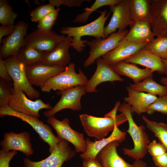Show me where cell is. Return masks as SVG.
<instances>
[{
  "label": "cell",
  "instance_id": "obj_1",
  "mask_svg": "<svg viewBox=\"0 0 167 167\" xmlns=\"http://www.w3.org/2000/svg\"><path fill=\"white\" fill-rule=\"evenodd\" d=\"M100 12L101 14L96 19L88 24L78 27H63L60 31L61 34L72 38L71 47L77 52L81 53L87 45L88 41L82 40L83 36L106 38L104 33V25L110 13L106 10Z\"/></svg>",
  "mask_w": 167,
  "mask_h": 167
},
{
  "label": "cell",
  "instance_id": "obj_2",
  "mask_svg": "<svg viewBox=\"0 0 167 167\" xmlns=\"http://www.w3.org/2000/svg\"><path fill=\"white\" fill-rule=\"evenodd\" d=\"M118 110L126 116L129 124L126 131L130 135L134 143L132 148H123V154L135 160L142 159L148 152L149 137L144 125L138 126L132 117L131 106L124 102L120 105Z\"/></svg>",
  "mask_w": 167,
  "mask_h": 167
},
{
  "label": "cell",
  "instance_id": "obj_3",
  "mask_svg": "<svg viewBox=\"0 0 167 167\" xmlns=\"http://www.w3.org/2000/svg\"><path fill=\"white\" fill-rule=\"evenodd\" d=\"M79 118L85 133L98 140L105 138L116 126L118 127L127 121L126 116L122 113L115 117H98L83 114Z\"/></svg>",
  "mask_w": 167,
  "mask_h": 167
},
{
  "label": "cell",
  "instance_id": "obj_4",
  "mask_svg": "<svg viewBox=\"0 0 167 167\" xmlns=\"http://www.w3.org/2000/svg\"><path fill=\"white\" fill-rule=\"evenodd\" d=\"M75 64L70 63L65 70L49 79L42 87V91L50 92L51 90L63 91L78 85L84 86L88 80L82 71L79 69L77 73L75 71Z\"/></svg>",
  "mask_w": 167,
  "mask_h": 167
},
{
  "label": "cell",
  "instance_id": "obj_5",
  "mask_svg": "<svg viewBox=\"0 0 167 167\" xmlns=\"http://www.w3.org/2000/svg\"><path fill=\"white\" fill-rule=\"evenodd\" d=\"M6 116L17 118L30 125L39 135L40 138L49 146L50 153L55 148L61 139L53 133L51 128L37 118L30 115L16 112L8 106L0 107L1 117Z\"/></svg>",
  "mask_w": 167,
  "mask_h": 167
},
{
  "label": "cell",
  "instance_id": "obj_6",
  "mask_svg": "<svg viewBox=\"0 0 167 167\" xmlns=\"http://www.w3.org/2000/svg\"><path fill=\"white\" fill-rule=\"evenodd\" d=\"M8 106L16 112L37 118L40 116V110H48L52 108L49 103H45L41 99L33 101L28 99L19 87L14 84L12 88Z\"/></svg>",
  "mask_w": 167,
  "mask_h": 167
},
{
  "label": "cell",
  "instance_id": "obj_7",
  "mask_svg": "<svg viewBox=\"0 0 167 167\" xmlns=\"http://www.w3.org/2000/svg\"><path fill=\"white\" fill-rule=\"evenodd\" d=\"M127 29L118 30L110 34L105 39L96 38L88 41L87 43L90 47L89 56L84 61V66L85 67L94 64L96 59L114 49L119 45L128 33Z\"/></svg>",
  "mask_w": 167,
  "mask_h": 167
},
{
  "label": "cell",
  "instance_id": "obj_8",
  "mask_svg": "<svg viewBox=\"0 0 167 167\" xmlns=\"http://www.w3.org/2000/svg\"><path fill=\"white\" fill-rule=\"evenodd\" d=\"M60 139L55 149L45 159L34 161L27 157L24 158V167H62L64 162L74 156L76 152L69 146L67 141Z\"/></svg>",
  "mask_w": 167,
  "mask_h": 167
},
{
  "label": "cell",
  "instance_id": "obj_9",
  "mask_svg": "<svg viewBox=\"0 0 167 167\" xmlns=\"http://www.w3.org/2000/svg\"><path fill=\"white\" fill-rule=\"evenodd\" d=\"M13 84L18 85L31 99H38L40 92L35 89L29 82L25 71L26 66L16 56L4 59Z\"/></svg>",
  "mask_w": 167,
  "mask_h": 167
},
{
  "label": "cell",
  "instance_id": "obj_10",
  "mask_svg": "<svg viewBox=\"0 0 167 167\" xmlns=\"http://www.w3.org/2000/svg\"><path fill=\"white\" fill-rule=\"evenodd\" d=\"M47 122L55 130L58 137L66 140L74 146L76 152L82 153L85 152L87 143L83 134L71 127L67 118L60 121L53 116L48 118Z\"/></svg>",
  "mask_w": 167,
  "mask_h": 167
},
{
  "label": "cell",
  "instance_id": "obj_11",
  "mask_svg": "<svg viewBox=\"0 0 167 167\" xmlns=\"http://www.w3.org/2000/svg\"><path fill=\"white\" fill-rule=\"evenodd\" d=\"M58 93L61 95L60 99L51 109L43 113L45 117L49 118L53 116L58 112L65 109L77 111L81 110V99L86 93L84 86H77Z\"/></svg>",
  "mask_w": 167,
  "mask_h": 167
},
{
  "label": "cell",
  "instance_id": "obj_12",
  "mask_svg": "<svg viewBox=\"0 0 167 167\" xmlns=\"http://www.w3.org/2000/svg\"><path fill=\"white\" fill-rule=\"evenodd\" d=\"M66 37L65 35L59 34L52 30L44 32L37 29L25 37L23 45L31 46L46 54Z\"/></svg>",
  "mask_w": 167,
  "mask_h": 167
},
{
  "label": "cell",
  "instance_id": "obj_13",
  "mask_svg": "<svg viewBox=\"0 0 167 167\" xmlns=\"http://www.w3.org/2000/svg\"><path fill=\"white\" fill-rule=\"evenodd\" d=\"M113 13L108 25L105 27L104 33L106 38L118 30H124L133 21L130 13L128 0H122L118 4L109 6Z\"/></svg>",
  "mask_w": 167,
  "mask_h": 167
},
{
  "label": "cell",
  "instance_id": "obj_14",
  "mask_svg": "<svg viewBox=\"0 0 167 167\" xmlns=\"http://www.w3.org/2000/svg\"><path fill=\"white\" fill-rule=\"evenodd\" d=\"M28 26L23 21L17 22L14 32L4 40L0 48V57L4 59L15 56L23 45Z\"/></svg>",
  "mask_w": 167,
  "mask_h": 167
},
{
  "label": "cell",
  "instance_id": "obj_15",
  "mask_svg": "<svg viewBox=\"0 0 167 167\" xmlns=\"http://www.w3.org/2000/svg\"><path fill=\"white\" fill-rule=\"evenodd\" d=\"M150 26L154 36L167 37V0H151Z\"/></svg>",
  "mask_w": 167,
  "mask_h": 167
},
{
  "label": "cell",
  "instance_id": "obj_16",
  "mask_svg": "<svg viewBox=\"0 0 167 167\" xmlns=\"http://www.w3.org/2000/svg\"><path fill=\"white\" fill-rule=\"evenodd\" d=\"M96 69L91 78L84 85L86 92H98L97 86L105 82L112 83L115 81H123L124 79L118 75L102 57L96 60Z\"/></svg>",
  "mask_w": 167,
  "mask_h": 167
},
{
  "label": "cell",
  "instance_id": "obj_17",
  "mask_svg": "<svg viewBox=\"0 0 167 167\" xmlns=\"http://www.w3.org/2000/svg\"><path fill=\"white\" fill-rule=\"evenodd\" d=\"M0 145L2 149L5 152L19 151L27 156L33 153L30 134L26 131L18 133L12 131L5 133Z\"/></svg>",
  "mask_w": 167,
  "mask_h": 167
},
{
  "label": "cell",
  "instance_id": "obj_18",
  "mask_svg": "<svg viewBox=\"0 0 167 167\" xmlns=\"http://www.w3.org/2000/svg\"><path fill=\"white\" fill-rule=\"evenodd\" d=\"M65 68L40 63L26 66L25 71L30 84L41 87L49 79L63 71Z\"/></svg>",
  "mask_w": 167,
  "mask_h": 167
},
{
  "label": "cell",
  "instance_id": "obj_19",
  "mask_svg": "<svg viewBox=\"0 0 167 167\" xmlns=\"http://www.w3.org/2000/svg\"><path fill=\"white\" fill-rule=\"evenodd\" d=\"M149 43L148 42H131L123 39L116 48L102 58L109 65H113L124 61L143 49Z\"/></svg>",
  "mask_w": 167,
  "mask_h": 167
},
{
  "label": "cell",
  "instance_id": "obj_20",
  "mask_svg": "<svg viewBox=\"0 0 167 167\" xmlns=\"http://www.w3.org/2000/svg\"><path fill=\"white\" fill-rule=\"evenodd\" d=\"M66 36L52 51L45 54L41 63L55 67H65L67 66L71 60L69 49L71 47L72 38Z\"/></svg>",
  "mask_w": 167,
  "mask_h": 167
},
{
  "label": "cell",
  "instance_id": "obj_21",
  "mask_svg": "<svg viewBox=\"0 0 167 167\" xmlns=\"http://www.w3.org/2000/svg\"><path fill=\"white\" fill-rule=\"evenodd\" d=\"M120 143L113 141L105 146L97 154L95 159L101 167H135L126 161L118 154L117 148Z\"/></svg>",
  "mask_w": 167,
  "mask_h": 167
},
{
  "label": "cell",
  "instance_id": "obj_22",
  "mask_svg": "<svg viewBox=\"0 0 167 167\" xmlns=\"http://www.w3.org/2000/svg\"><path fill=\"white\" fill-rule=\"evenodd\" d=\"M126 132L120 130L116 126L111 134L107 138L94 142L88 138L86 139L87 148L85 152L80 155L83 160H95L98 152L109 143L114 141H118L120 143L125 139Z\"/></svg>",
  "mask_w": 167,
  "mask_h": 167
},
{
  "label": "cell",
  "instance_id": "obj_23",
  "mask_svg": "<svg viewBox=\"0 0 167 167\" xmlns=\"http://www.w3.org/2000/svg\"><path fill=\"white\" fill-rule=\"evenodd\" d=\"M126 89L128 96L123 99L130 105L132 113H135L139 115L147 113L150 106L157 98L156 96L133 90L128 86Z\"/></svg>",
  "mask_w": 167,
  "mask_h": 167
},
{
  "label": "cell",
  "instance_id": "obj_24",
  "mask_svg": "<svg viewBox=\"0 0 167 167\" xmlns=\"http://www.w3.org/2000/svg\"><path fill=\"white\" fill-rule=\"evenodd\" d=\"M110 66L118 75L126 76L132 79L134 83L153 75L154 71L152 70L147 68H140L135 64L124 61Z\"/></svg>",
  "mask_w": 167,
  "mask_h": 167
},
{
  "label": "cell",
  "instance_id": "obj_25",
  "mask_svg": "<svg viewBox=\"0 0 167 167\" xmlns=\"http://www.w3.org/2000/svg\"><path fill=\"white\" fill-rule=\"evenodd\" d=\"M124 61L142 65L160 74L165 73V68L161 59L143 49Z\"/></svg>",
  "mask_w": 167,
  "mask_h": 167
},
{
  "label": "cell",
  "instance_id": "obj_26",
  "mask_svg": "<svg viewBox=\"0 0 167 167\" xmlns=\"http://www.w3.org/2000/svg\"><path fill=\"white\" fill-rule=\"evenodd\" d=\"M154 36L149 22L133 20L130 30L123 40L134 43L150 42Z\"/></svg>",
  "mask_w": 167,
  "mask_h": 167
},
{
  "label": "cell",
  "instance_id": "obj_27",
  "mask_svg": "<svg viewBox=\"0 0 167 167\" xmlns=\"http://www.w3.org/2000/svg\"><path fill=\"white\" fill-rule=\"evenodd\" d=\"M129 87L135 91L145 92L156 96H165L167 92V87L157 83L153 79L152 76L148 77L136 83L130 84Z\"/></svg>",
  "mask_w": 167,
  "mask_h": 167
},
{
  "label": "cell",
  "instance_id": "obj_28",
  "mask_svg": "<svg viewBox=\"0 0 167 167\" xmlns=\"http://www.w3.org/2000/svg\"><path fill=\"white\" fill-rule=\"evenodd\" d=\"M128 3L133 20L149 22L151 18V0H128Z\"/></svg>",
  "mask_w": 167,
  "mask_h": 167
},
{
  "label": "cell",
  "instance_id": "obj_29",
  "mask_svg": "<svg viewBox=\"0 0 167 167\" xmlns=\"http://www.w3.org/2000/svg\"><path fill=\"white\" fill-rule=\"evenodd\" d=\"M45 55L31 46L24 45L16 56L26 66H28L41 63Z\"/></svg>",
  "mask_w": 167,
  "mask_h": 167
},
{
  "label": "cell",
  "instance_id": "obj_30",
  "mask_svg": "<svg viewBox=\"0 0 167 167\" xmlns=\"http://www.w3.org/2000/svg\"><path fill=\"white\" fill-rule=\"evenodd\" d=\"M148 152L158 167H167V150L160 143L153 140L148 147Z\"/></svg>",
  "mask_w": 167,
  "mask_h": 167
},
{
  "label": "cell",
  "instance_id": "obj_31",
  "mask_svg": "<svg viewBox=\"0 0 167 167\" xmlns=\"http://www.w3.org/2000/svg\"><path fill=\"white\" fill-rule=\"evenodd\" d=\"M142 118L148 129L154 133L167 150V124L150 120L144 116Z\"/></svg>",
  "mask_w": 167,
  "mask_h": 167
},
{
  "label": "cell",
  "instance_id": "obj_32",
  "mask_svg": "<svg viewBox=\"0 0 167 167\" xmlns=\"http://www.w3.org/2000/svg\"><path fill=\"white\" fill-rule=\"evenodd\" d=\"M122 0H96L91 6L83 10V13L76 15L73 22L74 23H85L89 16L94 11L99 8L105 6L115 5L120 3Z\"/></svg>",
  "mask_w": 167,
  "mask_h": 167
},
{
  "label": "cell",
  "instance_id": "obj_33",
  "mask_svg": "<svg viewBox=\"0 0 167 167\" xmlns=\"http://www.w3.org/2000/svg\"><path fill=\"white\" fill-rule=\"evenodd\" d=\"M163 60H167V37L153 39L143 48Z\"/></svg>",
  "mask_w": 167,
  "mask_h": 167
},
{
  "label": "cell",
  "instance_id": "obj_34",
  "mask_svg": "<svg viewBox=\"0 0 167 167\" xmlns=\"http://www.w3.org/2000/svg\"><path fill=\"white\" fill-rule=\"evenodd\" d=\"M18 16V13L13 11L8 1L0 0V23L2 25L14 24Z\"/></svg>",
  "mask_w": 167,
  "mask_h": 167
},
{
  "label": "cell",
  "instance_id": "obj_35",
  "mask_svg": "<svg viewBox=\"0 0 167 167\" xmlns=\"http://www.w3.org/2000/svg\"><path fill=\"white\" fill-rule=\"evenodd\" d=\"M60 10L59 8H57L45 16L38 22L37 25L38 29L44 32H49L51 30Z\"/></svg>",
  "mask_w": 167,
  "mask_h": 167
},
{
  "label": "cell",
  "instance_id": "obj_36",
  "mask_svg": "<svg viewBox=\"0 0 167 167\" xmlns=\"http://www.w3.org/2000/svg\"><path fill=\"white\" fill-rule=\"evenodd\" d=\"M13 85L0 79V107L8 106Z\"/></svg>",
  "mask_w": 167,
  "mask_h": 167
},
{
  "label": "cell",
  "instance_id": "obj_37",
  "mask_svg": "<svg viewBox=\"0 0 167 167\" xmlns=\"http://www.w3.org/2000/svg\"><path fill=\"white\" fill-rule=\"evenodd\" d=\"M55 9L54 6L49 3L38 6L30 13L31 20L33 22H39L46 15Z\"/></svg>",
  "mask_w": 167,
  "mask_h": 167
},
{
  "label": "cell",
  "instance_id": "obj_38",
  "mask_svg": "<svg viewBox=\"0 0 167 167\" xmlns=\"http://www.w3.org/2000/svg\"><path fill=\"white\" fill-rule=\"evenodd\" d=\"M155 112L167 114V97L165 96H159L157 99L149 107L147 112L148 115H151Z\"/></svg>",
  "mask_w": 167,
  "mask_h": 167
},
{
  "label": "cell",
  "instance_id": "obj_39",
  "mask_svg": "<svg viewBox=\"0 0 167 167\" xmlns=\"http://www.w3.org/2000/svg\"><path fill=\"white\" fill-rule=\"evenodd\" d=\"M84 1L90 2V0H49V4H51L57 8L62 5L68 7H79Z\"/></svg>",
  "mask_w": 167,
  "mask_h": 167
},
{
  "label": "cell",
  "instance_id": "obj_40",
  "mask_svg": "<svg viewBox=\"0 0 167 167\" xmlns=\"http://www.w3.org/2000/svg\"><path fill=\"white\" fill-rule=\"evenodd\" d=\"M17 153V151L14 150L5 152L0 150V167H9L10 161Z\"/></svg>",
  "mask_w": 167,
  "mask_h": 167
},
{
  "label": "cell",
  "instance_id": "obj_41",
  "mask_svg": "<svg viewBox=\"0 0 167 167\" xmlns=\"http://www.w3.org/2000/svg\"><path fill=\"white\" fill-rule=\"evenodd\" d=\"M0 78L7 82H12L13 81L8 72L6 62L1 57H0Z\"/></svg>",
  "mask_w": 167,
  "mask_h": 167
},
{
  "label": "cell",
  "instance_id": "obj_42",
  "mask_svg": "<svg viewBox=\"0 0 167 167\" xmlns=\"http://www.w3.org/2000/svg\"><path fill=\"white\" fill-rule=\"evenodd\" d=\"M15 27L14 24L2 25L0 27V44H1L2 39L5 36H9L14 31Z\"/></svg>",
  "mask_w": 167,
  "mask_h": 167
},
{
  "label": "cell",
  "instance_id": "obj_43",
  "mask_svg": "<svg viewBox=\"0 0 167 167\" xmlns=\"http://www.w3.org/2000/svg\"><path fill=\"white\" fill-rule=\"evenodd\" d=\"M83 167H101L99 162L96 159L83 160Z\"/></svg>",
  "mask_w": 167,
  "mask_h": 167
},
{
  "label": "cell",
  "instance_id": "obj_44",
  "mask_svg": "<svg viewBox=\"0 0 167 167\" xmlns=\"http://www.w3.org/2000/svg\"><path fill=\"white\" fill-rule=\"evenodd\" d=\"M120 105V101L116 103L113 109L108 113L104 115V117H115L117 116L116 113Z\"/></svg>",
  "mask_w": 167,
  "mask_h": 167
},
{
  "label": "cell",
  "instance_id": "obj_45",
  "mask_svg": "<svg viewBox=\"0 0 167 167\" xmlns=\"http://www.w3.org/2000/svg\"><path fill=\"white\" fill-rule=\"evenodd\" d=\"M133 164L135 167H147V163L141 159L135 160Z\"/></svg>",
  "mask_w": 167,
  "mask_h": 167
},
{
  "label": "cell",
  "instance_id": "obj_46",
  "mask_svg": "<svg viewBox=\"0 0 167 167\" xmlns=\"http://www.w3.org/2000/svg\"><path fill=\"white\" fill-rule=\"evenodd\" d=\"M161 83L162 84L167 87V77H162L160 79ZM167 97V92L165 95Z\"/></svg>",
  "mask_w": 167,
  "mask_h": 167
},
{
  "label": "cell",
  "instance_id": "obj_47",
  "mask_svg": "<svg viewBox=\"0 0 167 167\" xmlns=\"http://www.w3.org/2000/svg\"><path fill=\"white\" fill-rule=\"evenodd\" d=\"M162 60L164 65L165 68V74L166 75V77H167V60L162 59Z\"/></svg>",
  "mask_w": 167,
  "mask_h": 167
},
{
  "label": "cell",
  "instance_id": "obj_48",
  "mask_svg": "<svg viewBox=\"0 0 167 167\" xmlns=\"http://www.w3.org/2000/svg\"><path fill=\"white\" fill-rule=\"evenodd\" d=\"M77 167H83L82 166H82H78Z\"/></svg>",
  "mask_w": 167,
  "mask_h": 167
}]
</instances>
